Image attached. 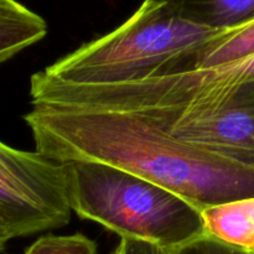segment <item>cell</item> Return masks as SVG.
<instances>
[{"label":"cell","instance_id":"6da1fadb","mask_svg":"<svg viewBox=\"0 0 254 254\" xmlns=\"http://www.w3.org/2000/svg\"><path fill=\"white\" fill-rule=\"evenodd\" d=\"M35 150L93 161L165 188L198 210L254 197V169L185 143L135 113L32 106L24 116Z\"/></svg>","mask_w":254,"mask_h":254},{"label":"cell","instance_id":"7a4b0ae2","mask_svg":"<svg viewBox=\"0 0 254 254\" xmlns=\"http://www.w3.org/2000/svg\"><path fill=\"white\" fill-rule=\"evenodd\" d=\"M64 165L69 205L82 220L165 251L205 236L200 210L168 189L106 164Z\"/></svg>","mask_w":254,"mask_h":254},{"label":"cell","instance_id":"3957f363","mask_svg":"<svg viewBox=\"0 0 254 254\" xmlns=\"http://www.w3.org/2000/svg\"><path fill=\"white\" fill-rule=\"evenodd\" d=\"M225 32L186 21L163 2L144 0L117 29L82 45L41 73L77 86L141 81Z\"/></svg>","mask_w":254,"mask_h":254},{"label":"cell","instance_id":"277c9868","mask_svg":"<svg viewBox=\"0 0 254 254\" xmlns=\"http://www.w3.org/2000/svg\"><path fill=\"white\" fill-rule=\"evenodd\" d=\"M133 113L185 143L254 169V79L215 87L180 108Z\"/></svg>","mask_w":254,"mask_h":254},{"label":"cell","instance_id":"5b68a950","mask_svg":"<svg viewBox=\"0 0 254 254\" xmlns=\"http://www.w3.org/2000/svg\"><path fill=\"white\" fill-rule=\"evenodd\" d=\"M71 212L64 163L0 141V220L12 237L64 227Z\"/></svg>","mask_w":254,"mask_h":254},{"label":"cell","instance_id":"8992f818","mask_svg":"<svg viewBox=\"0 0 254 254\" xmlns=\"http://www.w3.org/2000/svg\"><path fill=\"white\" fill-rule=\"evenodd\" d=\"M252 55H254V21L238 29L228 30L195 51L176 57L153 77L223 66Z\"/></svg>","mask_w":254,"mask_h":254},{"label":"cell","instance_id":"52a82bcc","mask_svg":"<svg viewBox=\"0 0 254 254\" xmlns=\"http://www.w3.org/2000/svg\"><path fill=\"white\" fill-rule=\"evenodd\" d=\"M200 212L205 236L254 253V197L208 206Z\"/></svg>","mask_w":254,"mask_h":254},{"label":"cell","instance_id":"ba28073f","mask_svg":"<svg viewBox=\"0 0 254 254\" xmlns=\"http://www.w3.org/2000/svg\"><path fill=\"white\" fill-rule=\"evenodd\" d=\"M168 5L186 21L221 31L254 21V0H153Z\"/></svg>","mask_w":254,"mask_h":254},{"label":"cell","instance_id":"9c48e42d","mask_svg":"<svg viewBox=\"0 0 254 254\" xmlns=\"http://www.w3.org/2000/svg\"><path fill=\"white\" fill-rule=\"evenodd\" d=\"M47 24L17 0H0V64L41 41Z\"/></svg>","mask_w":254,"mask_h":254},{"label":"cell","instance_id":"30bf717a","mask_svg":"<svg viewBox=\"0 0 254 254\" xmlns=\"http://www.w3.org/2000/svg\"><path fill=\"white\" fill-rule=\"evenodd\" d=\"M24 254H98L97 243L82 233L46 235L35 241Z\"/></svg>","mask_w":254,"mask_h":254},{"label":"cell","instance_id":"8fae6325","mask_svg":"<svg viewBox=\"0 0 254 254\" xmlns=\"http://www.w3.org/2000/svg\"><path fill=\"white\" fill-rule=\"evenodd\" d=\"M166 252L168 254H254L233 248L207 236L196 238L186 245L166 251Z\"/></svg>","mask_w":254,"mask_h":254},{"label":"cell","instance_id":"7c38bea8","mask_svg":"<svg viewBox=\"0 0 254 254\" xmlns=\"http://www.w3.org/2000/svg\"><path fill=\"white\" fill-rule=\"evenodd\" d=\"M111 254H168L165 250L144 241L121 238L118 246Z\"/></svg>","mask_w":254,"mask_h":254},{"label":"cell","instance_id":"4fadbf2b","mask_svg":"<svg viewBox=\"0 0 254 254\" xmlns=\"http://www.w3.org/2000/svg\"><path fill=\"white\" fill-rule=\"evenodd\" d=\"M12 238L14 237H12L11 232H10V230L7 228V226L0 220V253L4 252L5 248H6L7 242H9L10 240H12Z\"/></svg>","mask_w":254,"mask_h":254}]
</instances>
